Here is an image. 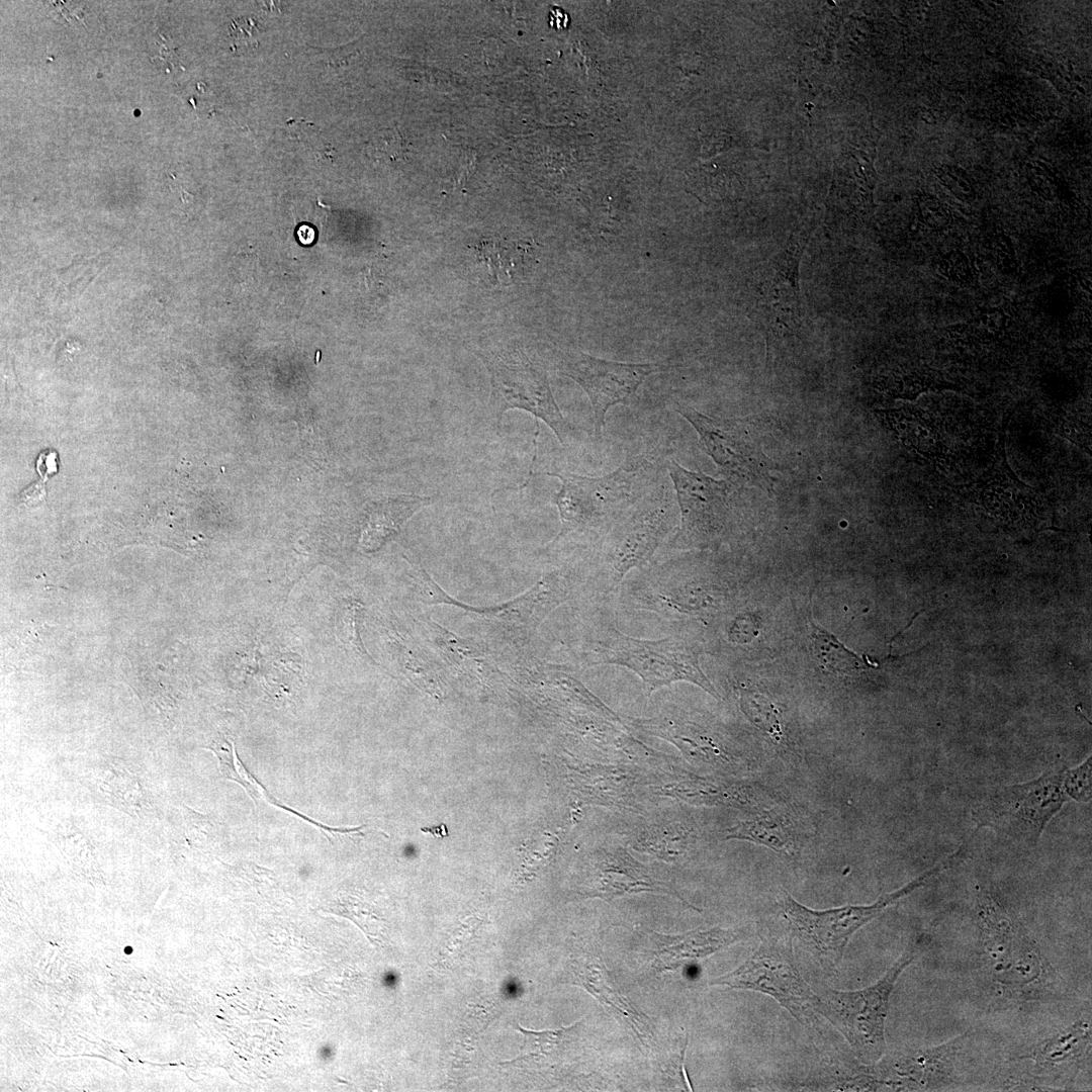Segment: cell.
I'll return each mask as SVG.
<instances>
[{
	"instance_id": "6da1fadb",
	"label": "cell",
	"mask_w": 1092,
	"mask_h": 1092,
	"mask_svg": "<svg viewBox=\"0 0 1092 1092\" xmlns=\"http://www.w3.org/2000/svg\"><path fill=\"white\" fill-rule=\"evenodd\" d=\"M583 613L579 640L582 667L618 665L637 674L648 696L677 681H687L719 699L700 665L703 643L679 633L648 640L623 633L608 601L589 600Z\"/></svg>"
},
{
	"instance_id": "7a4b0ae2",
	"label": "cell",
	"mask_w": 1092,
	"mask_h": 1092,
	"mask_svg": "<svg viewBox=\"0 0 1092 1092\" xmlns=\"http://www.w3.org/2000/svg\"><path fill=\"white\" fill-rule=\"evenodd\" d=\"M980 973L992 1002L1022 1005L1058 997L1063 980L1023 924L988 889L976 899Z\"/></svg>"
},
{
	"instance_id": "3957f363",
	"label": "cell",
	"mask_w": 1092,
	"mask_h": 1092,
	"mask_svg": "<svg viewBox=\"0 0 1092 1092\" xmlns=\"http://www.w3.org/2000/svg\"><path fill=\"white\" fill-rule=\"evenodd\" d=\"M656 472L650 460L638 456L604 476L544 473L561 481L553 497L562 523L556 540L573 536L589 540L590 544L600 542L612 525L646 494Z\"/></svg>"
},
{
	"instance_id": "277c9868",
	"label": "cell",
	"mask_w": 1092,
	"mask_h": 1092,
	"mask_svg": "<svg viewBox=\"0 0 1092 1092\" xmlns=\"http://www.w3.org/2000/svg\"><path fill=\"white\" fill-rule=\"evenodd\" d=\"M675 527L673 504L659 487L645 494L609 529L589 563V600L608 601L633 569L650 563Z\"/></svg>"
},
{
	"instance_id": "5b68a950",
	"label": "cell",
	"mask_w": 1092,
	"mask_h": 1092,
	"mask_svg": "<svg viewBox=\"0 0 1092 1092\" xmlns=\"http://www.w3.org/2000/svg\"><path fill=\"white\" fill-rule=\"evenodd\" d=\"M967 853L968 849L962 845L951 855L914 880L893 892L882 894L877 901L869 905H844L826 910H815L799 903L788 893H784L779 906L789 923L791 932L812 947L824 970L834 972L841 962L851 936L858 929L888 907L960 863Z\"/></svg>"
},
{
	"instance_id": "8992f818",
	"label": "cell",
	"mask_w": 1092,
	"mask_h": 1092,
	"mask_svg": "<svg viewBox=\"0 0 1092 1092\" xmlns=\"http://www.w3.org/2000/svg\"><path fill=\"white\" fill-rule=\"evenodd\" d=\"M929 943L926 935L910 943L898 960L873 985L858 990L823 986L819 1013L845 1037L862 1064H873L886 1052L885 1024L890 997L900 975Z\"/></svg>"
},
{
	"instance_id": "52a82bcc",
	"label": "cell",
	"mask_w": 1092,
	"mask_h": 1092,
	"mask_svg": "<svg viewBox=\"0 0 1092 1092\" xmlns=\"http://www.w3.org/2000/svg\"><path fill=\"white\" fill-rule=\"evenodd\" d=\"M1064 768L994 791L974 809V823L1016 844L1036 845L1068 800L1063 789Z\"/></svg>"
},
{
	"instance_id": "ba28073f",
	"label": "cell",
	"mask_w": 1092,
	"mask_h": 1092,
	"mask_svg": "<svg viewBox=\"0 0 1092 1092\" xmlns=\"http://www.w3.org/2000/svg\"><path fill=\"white\" fill-rule=\"evenodd\" d=\"M791 935L766 933L757 949L738 968L712 981V985L751 990L775 999L801 1024L818 1020L820 999L798 971Z\"/></svg>"
},
{
	"instance_id": "9c48e42d",
	"label": "cell",
	"mask_w": 1092,
	"mask_h": 1092,
	"mask_svg": "<svg viewBox=\"0 0 1092 1092\" xmlns=\"http://www.w3.org/2000/svg\"><path fill=\"white\" fill-rule=\"evenodd\" d=\"M969 1036L943 1043L884 1055L863 1064L842 1081L844 1090L929 1091L949 1088L959 1079V1062Z\"/></svg>"
},
{
	"instance_id": "30bf717a",
	"label": "cell",
	"mask_w": 1092,
	"mask_h": 1092,
	"mask_svg": "<svg viewBox=\"0 0 1092 1092\" xmlns=\"http://www.w3.org/2000/svg\"><path fill=\"white\" fill-rule=\"evenodd\" d=\"M478 356L489 376L490 404L498 434L504 414L520 408L531 413L536 422L542 420L564 444L572 427L555 401L545 370L520 350Z\"/></svg>"
},
{
	"instance_id": "8fae6325",
	"label": "cell",
	"mask_w": 1092,
	"mask_h": 1092,
	"mask_svg": "<svg viewBox=\"0 0 1092 1092\" xmlns=\"http://www.w3.org/2000/svg\"><path fill=\"white\" fill-rule=\"evenodd\" d=\"M808 237L795 235L754 273L749 313L768 342L795 336L803 325L799 266Z\"/></svg>"
},
{
	"instance_id": "7c38bea8",
	"label": "cell",
	"mask_w": 1092,
	"mask_h": 1092,
	"mask_svg": "<svg viewBox=\"0 0 1092 1092\" xmlns=\"http://www.w3.org/2000/svg\"><path fill=\"white\" fill-rule=\"evenodd\" d=\"M1090 1015L1057 1026L1036 1036L1008 1060L1017 1063L1019 1073L1010 1077L1009 1087L1064 1089L1078 1076L1091 1058Z\"/></svg>"
},
{
	"instance_id": "4fadbf2b",
	"label": "cell",
	"mask_w": 1092,
	"mask_h": 1092,
	"mask_svg": "<svg viewBox=\"0 0 1092 1092\" xmlns=\"http://www.w3.org/2000/svg\"><path fill=\"white\" fill-rule=\"evenodd\" d=\"M675 410L695 428L700 443L719 469L733 481L774 492L772 461L748 420L713 418L674 401Z\"/></svg>"
},
{
	"instance_id": "5bb4252c",
	"label": "cell",
	"mask_w": 1092,
	"mask_h": 1092,
	"mask_svg": "<svg viewBox=\"0 0 1092 1092\" xmlns=\"http://www.w3.org/2000/svg\"><path fill=\"white\" fill-rule=\"evenodd\" d=\"M680 513L679 527L668 548H705L723 530L728 511L729 486L702 471L685 469L675 461L668 465Z\"/></svg>"
},
{
	"instance_id": "9a60e30c",
	"label": "cell",
	"mask_w": 1092,
	"mask_h": 1092,
	"mask_svg": "<svg viewBox=\"0 0 1092 1092\" xmlns=\"http://www.w3.org/2000/svg\"><path fill=\"white\" fill-rule=\"evenodd\" d=\"M557 366L588 395L597 434L610 407L629 401L647 376L664 368L658 363L610 361L575 350L558 351Z\"/></svg>"
},
{
	"instance_id": "2e32d148",
	"label": "cell",
	"mask_w": 1092,
	"mask_h": 1092,
	"mask_svg": "<svg viewBox=\"0 0 1092 1092\" xmlns=\"http://www.w3.org/2000/svg\"><path fill=\"white\" fill-rule=\"evenodd\" d=\"M639 892H660L681 899L669 885L653 879L646 868L626 851L604 852L598 856L592 866L587 897L610 901Z\"/></svg>"
},
{
	"instance_id": "e0dca14e",
	"label": "cell",
	"mask_w": 1092,
	"mask_h": 1092,
	"mask_svg": "<svg viewBox=\"0 0 1092 1092\" xmlns=\"http://www.w3.org/2000/svg\"><path fill=\"white\" fill-rule=\"evenodd\" d=\"M570 974L574 984L585 988L598 998L604 1005L612 1010L616 1017L622 1019L644 1042L652 1035L648 1018L638 1012L624 997H622L610 982L608 971L600 958L582 956L572 961Z\"/></svg>"
},
{
	"instance_id": "ac0fdd59",
	"label": "cell",
	"mask_w": 1092,
	"mask_h": 1092,
	"mask_svg": "<svg viewBox=\"0 0 1092 1092\" xmlns=\"http://www.w3.org/2000/svg\"><path fill=\"white\" fill-rule=\"evenodd\" d=\"M655 963L661 970H673L679 963L704 959L740 939L744 932L713 927L679 935L653 933Z\"/></svg>"
},
{
	"instance_id": "d6986e66",
	"label": "cell",
	"mask_w": 1092,
	"mask_h": 1092,
	"mask_svg": "<svg viewBox=\"0 0 1092 1092\" xmlns=\"http://www.w3.org/2000/svg\"><path fill=\"white\" fill-rule=\"evenodd\" d=\"M429 500V497L419 495H399L374 503L370 507L366 527L362 532V546L368 550L380 547Z\"/></svg>"
},
{
	"instance_id": "ffe728a7",
	"label": "cell",
	"mask_w": 1092,
	"mask_h": 1092,
	"mask_svg": "<svg viewBox=\"0 0 1092 1092\" xmlns=\"http://www.w3.org/2000/svg\"><path fill=\"white\" fill-rule=\"evenodd\" d=\"M725 838L751 841L790 856L798 852L792 821L772 812L738 823L727 831Z\"/></svg>"
},
{
	"instance_id": "44dd1931",
	"label": "cell",
	"mask_w": 1092,
	"mask_h": 1092,
	"mask_svg": "<svg viewBox=\"0 0 1092 1092\" xmlns=\"http://www.w3.org/2000/svg\"><path fill=\"white\" fill-rule=\"evenodd\" d=\"M207 748L215 753L218 759V766L221 775L224 778L243 786L247 793H249V796L255 801L264 800L271 805L282 808L290 813H293L294 815L299 816L303 820L314 824L323 831H328L330 833L339 832L343 834L351 832V828H332L323 825L322 823L313 821L305 817L304 815L290 809L289 807L281 804V802L273 798L272 795H270L266 791V789L261 786L258 781L246 769V767L237 755L235 744L233 741L226 740L224 738H217L214 739L207 746Z\"/></svg>"
},
{
	"instance_id": "7402d4cb",
	"label": "cell",
	"mask_w": 1092,
	"mask_h": 1092,
	"mask_svg": "<svg viewBox=\"0 0 1092 1092\" xmlns=\"http://www.w3.org/2000/svg\"><path fill=\"white\" fill-rule=\"evenodd\" d=\"M96 778L99 792L110 804L131 815L141 813L144 804L142 787L120 760L104 761Z\"/></svg>"
},
{
	"instance_id": "603a6c76",
	"label": "cell",
	"mask_w": 1092,
	"mask_h": 1092,
	"mask_svg": "<svg viewBox=\"0 0 1092 1092\" xmlns=\"http://www.w3.org/2000/svg\"><path fill=\"white\" fill-rule=\"evenodd\" d=\"M809 624L812 652L824 669L832 673L851 674L869 667L861 657L843 645L834 635L812 620Z\"/></svg>"
},
{
	"instance_id": "cb8c5ba5",
	"label": "cell",
	"mask_w": 1092,
	"mask_h": 1092,
	"mask_svg": "<svg viewBox=\"0 0 1092 1092\" xmlns=\"http://www.w3.org/2000/svg\"><path fill=\"white\" fill-rule=\"evenodd\" d=\"M576 1024L556 1030L534 1031L518 1028L525 1038V1055L514 1062L527 1063L531 1066L556 1064L565 1055L566 1046L572 1039Z\"/></svg>"
},
{
	"instance_id": "d4e9b609",
	"label": "cell",
	"mask_w": 1092,
	"mask_h": 1092,
	"mask_svg": "<svg viewBox=\"0 0 1092 1092\" xmlns=\"http://www.w3.org/2000/svg\"><path fill=\"white\" fill-rule=\"evenodd\" d=\"M1091 756H1089L1075 767L1064 768L1063 789L1068 799L1085 803L1091 800Z\"/></svg>"
},
{
	"instance_id": "484cf974",
	"label": "cell",
	"mask_w": 1092,
	"mask_h": 1092,
	"mask_svg": "<svg viewBox=\"0 0 1092 1092\" xmlns=\"http://www.w3.org/2000/svg\"><path fill=\"white\" fill-rule=\"evenodd\" d=\"M360 613V605L355 602H347L341 606L336 619L338 637L344 644L354 648L358 653L364 652L358 632Z\"/></svg>"
},
{
	"instance_id": "4316f807",
	"label": "cell",
	"mask_w": 1092,
	"mask_h": 1092,
	"mask_svg": "<svg viewBox=\"0 0 1092 1092\" xmlns=\"http://www.w3.org/2000/svg\"><path fill=\"white\" fill-rule=\"evenodd\" d=\"M260 29L251 17L234 19L230 27L231 49L236 55H245L259 46Z\"/></svg>"
},
{
	"instance_id": "83f0119b",
	"label": "cell",
	"mask_w": 1092,
	"mask_h": 1092,
	"mask_svg": "<svg viewBox=\"0 0 1092 1092\" xmlns=\"http://www.w3.org/2000/svg\"><path fill=\"white\" fill-rule=\"evenodd\" d=\"M49 476H40V479L24 488L19 494V500L27 507H37L47 498L46 482Z\"/></svg>"
},
{
	"instance_id": "f1b7e54d",
	"label": "cell",
	"mask_w": 1092,
	"mask_h": 1092,
	"mask_svg": "<svg viewBox=\"0 0 1092 1092\" xmlns=\"http://www.w3.org/2000/svg\"><path fill=\"white\" fill-rule=\"evenodd\" d=\"M948 266L953 276L965 277V271L968 272V265L962 257H951Z\"/></svg>"
},
{
	"instance_id": "f546056e",
	"label": "cell",
	"mask_w": 1092,
	"mask_h": 1092,
	"mask_svg": "<svg viewBox=\"0 0 1092 1092\" xmlns=\"http://www.w3.org/2000/svg\"><path fill=\"white\" fill-rule=\"evenodd\" d=\"M422 831H426V832L432 833L435 836H441V837L448 835V832L446 830L445 825H441L439 827H431V828H427V829H422Z\"/></svg>"
},
{
	"instance_id": "4dcf8cb0",
	"label": "cell",
	"mask_w": 1092,
	"mask_h": 1092,
	"mask_svg": "<svg viewBox=\"0 0 1092 1092\" xmlns=\"http://www.w3.org/2000/svg\"><path fill=\"white\" fill-rule=\"evenodd\" d=\"M331 1056H332V1048L330 1045L323 1046L321 1049V1058L322 1059L329 1060L331 1058Z\"/></svg>"
}]
</instances>
